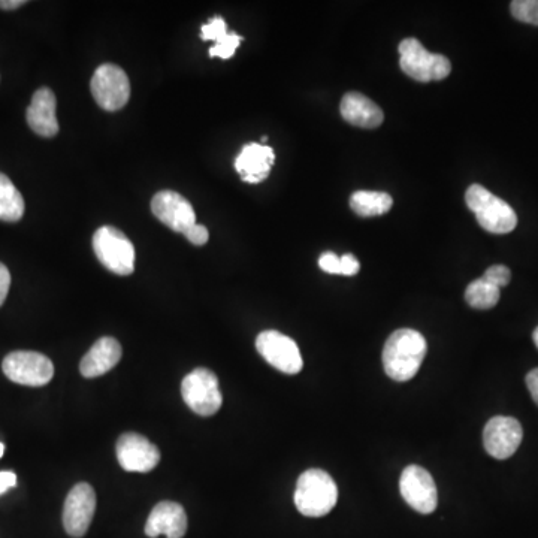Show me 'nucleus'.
Segmentation results:
<instances>
[{
	"mask_svg": "<svg viewBox=\"0 0 538 538\" xmlns=\"http://www.w3.org/2000/svg\"><path fill=\"white\" fill-rule=\"evenodd\" d=\"M425 337L414 329H398L386 341L383 367L395 382H408L420 370L426 356Z\"/></svg>",
	"mask_w": 538,
	"mask_h": 538,
	"instance_id": "nucleus-1",
	"label": "nucleus"
},
{
	"mask_svg": "<svg viewBox=\"0 0 538 538\" xmlns=\"http://www.w3.org/2000/svg\"><path fill=\"white\" fill-rule=\"evenodd\" d=\"M338 501V488L326 471L307 470L299 476L295 489V506L307 518L328 515Z\"/></svg>",
	"mask_w": 538,
	"mask_h": 538,
	"instance_id": "nucleus-2",
	"label": "nucleus"
},
{
	"mask_svg": "<svg viewBox=\"0 0 538 538\" xmlns=\"http://www.w3.org/2000/svg\"><path fill=\"white\" fill-rule=\"evenodd\" d=\"M465 202L479 225L491 234H509L518 226L515 210L480 184L468 187Z\"/></svg>",
	"mask_w": 538,
	"mask_h": 538,
	"instance_id": "nucleus-3",
	"label": "nucleus"
},
{
	"mask_svg": "<svg viewBox=\"0 0 538 538\" xmlns=\"http://www.w3.org/2000/svg\"><path fill=\"white\" fill-rule=\"evenodd\" d=\"M398 51L404 74L419 83L444 80L452 71V63L446 56L429 53L417 39H404Z\"/></svg>",
	"mask_w": 538,
	"mask_h": 538,
	"instance_id": "nucleus-4",
	"label": "nucleus"
},
{
	"mask_svg": "<svg viewBox=\"0 0 538 538\" xmlns=\"http://www.w3.org/2000/svg\"><path fill=\"white\" fill-rule=\"evenodd\" d=\"M93 250L99 262L117 275H131L135 269V249L128 237L114 226H102L93 235Z\"/></svg>",
	"mask_w": 538,
	"mask_h": 538,
	"instance_id": "nucleus-5",
	"label": "nucleus"
},
{
	"mask_svg": "<svg viewBox=\"0 0 538 538\" xmlns=\"http://www.w3.org/2000/svg\"><path fill=\"white\" fill-rule=\"evenodd\" d=\"M181 395L187 407L199 416H213L222 408L223 397L219 380L216 374L207 368H196L184 377Z\"/></svg>",
	"mask_w": 538,
	"mask_h": 538,
	"instance_id": "nucleus-6",
	"label": "nucleus"
},
{
	"mask_svg": "<svg viewBox=\"0 0 538 538\" xmlns=\"http://www.w3.org/2000/svg\"><path fill=\"white\" fill-rule=\"evenodd\" d=\"M93 98L105 111H119L131 99V81L120 66L105 63L93 74L90 83Z\"/></svg>",
	"mask_w": 538,
	"mask_h": 538,
	"instance_id": "nucleus-7",
	"label": "nucleus"
},
{
	"mask_svg": "<svg viewBox=\"0 0 538 538\" xmlns=\"http://www.w3.org/2000/svg\"><path fill=\"white\" fill-rule=\"evenodd\" d=\"M3 374L18 385L41 388L51 382L54 365L50 358L38 352H12L3 359Z\"/></svg>",
	"mask_w": 538,
	"mask_h": 538,
	"instance_id": "nucleus-8",
	"label": "nucleus"
},
{
	"mask_svg": "<svg viewBox=\"0 0 538 538\" xmlns=\"http://www.w3.org/2000/svg\"><path fill=\"white\" fill-rule=\"evenodd\" d=\"M259 355L275 370L295 376L304 367L301 352L295 341L278 331H264L256 338Z\"/></svg>",
	"mask_w": 538,
	"mask_h": 538,
	"instance_id": "nucleus-9",
	"label": "nucleus"
},
{
	"mask_svg": "<svg viewBox=\"0 0 538 538\" xmlns=\"http://www.w3.org/2000/svg\"><path fill=\"white\" fill-rule=\"evenodd\" d=\"M96 512L95 489L89 483H78L66 497L63 507V527L68 536H86Z\"/></svg>",
	"mask_w": 538,
	"mask_h": 538,
	"instance_id": "nucleus-10",
	"label": "nucleus"
},
{
	"mask_svg": "<svg viewBox=\"0 0 538 538\" xmlns=\"http://www.w3.org/2000/svg\"><path fill=\"white\" fill-rule=\"evenodd\" d=\"M400 491L405 503L422 515L435 512L438 506V492L434 479L425 468L408 465L401 474Z\"/></svg>",
	"mask_w": 538,
	"mask_h": 538,
	"instance_id": "nucleus-11",
	"label": "nucleus"
},
{
	"mask_svg": "<svg viewBox=\"0 0 538 538\" xmlns=\"http://www.w3.org/2000/svg\"><path fill=\"white\" fill-rule=\"evenodd\" d=\"M524 438V429L515 417L495 416L486 423L483 444L492 458L509 459L515 455Z\"/></svg>",
	"mask_w": 538,
	"mask_h": 538,
	"instance_id": "nucleus-12",
	"label": "nucleus"
},
{
	"mask_svg": "<svg viewBox=\"0 0 538 538\" xmlns=\"http://www.w3.org/2000/svg\"><path fill=\"white\" fill-rule=\"evenodd\" d=\"M120 467L129 473H150L160 462V452L144 435L126 432L116 447Z\"/></svg>",
	"mask_w": 538,
	"mask_h": 538,
	"instance_id": "nucleus-13",
	"label": "nucleus"
},
{
	"mask_svg": "<svg viewBox=\"0 0 538 538\" xmlns=\"http://www.w3.org/2000/svg\"><path fill=\"white\" fill-rule=\"evenodd\" d=\"M154 216L168 226L171 231L184 232L196 225V214L192 204L180 193L162 190L151 201Z\"/></svg>",
	"mask_w": 538,
	"mask_h": 538,
	"instance_id": "nucleus-14",
	"label": "nucleus"
},
{
	"mask_svg": "<svg viewBox=\"0 0 538 538\" xmlns=\"http://www.w3.org/2000/svg\"><path fill=\"white\" fill-rule=\"evenodd\" d=\"M187 531V515L183 506L174 501H162L151 510L145 524V536L183 538Z\"/></svg>",
	"mask_w": 538,
	"mask_h": 538,
	"instance_id": "nucleus-15",
	"label": "nucleus"
},
{
	"mask_svg": "<svg viewBox=\"0 0 538 538\" xmlns=\"http://www.w3.org/2000/svg\"><path fill=\"white\" fill-rule=\"evenodd\" d=\"M56 95L48 87H41L33 95L27 108L26 119L29 128L42 138H53L59 134V122L56 117Z\"/></svg>",
	"mask_w": 538,
	"mask_h": 538,
	"instance_id": "nucleus-16",
	"label": "nucleus"
},
{
	"mask_svg": "<svg viewBox=\"0 0 538 538\" xmlns=\"http://www.w3.org/2000/svg\"><path fill=\"white\" fill-rule=\"evenodd\" d=\"M274 162L275 153L269 145L252 142V144L244 145L243 150L238 154L235 159V169L241 175V180L258 184L267 180Z\"/></svg>",
	"mask_w": 538,
	"mask_h": 538,
	"instance_id": "nucleus-17",
	"label": "nucleus"
},
{
	"mask_svg": "<svg viewBox=\"0 0 538 538\" xmlns=\"http://www.w3.org/2000/svg\"><path fill=\"white\" fill-rule=\"evenodd\" d=\"M122 359V346L113 337H104L93 344L81 359L80 373L86 379H96L113 370Z\"/></svg>",
	"mask_w": 538,
	"mask_h": 538,
	"instance_id": "nucleus-18",
	"label": "nucleus"
},
{
	"mask_svg": "<svg viewBox=\"0 0 538 538\" xmlns=\"http://www.w3.org/2000/svg\"><path fill=\"white\" fill-rule=\"evenodd\" d=\"M340 111L347 123L358 128L376 129L385 122L382 108L361 93L350 92L344 95Z\"/></svg>",
	"mask_w": 538,
	"mask_h": 538,
	"instance_id": "nucleus-19",
	"label": "nucleus"
},
{
	"mask_svg": "<svg viewBox=\"0 0 538 538\" xmlns=\"http://www.w3.org/2000/svg\"><path fill=\"white\" fill-rule=\"evenodd\" d=\"M394 199L389 193L373 192V190H359L350 198V208L359 217H376L391 211Z\"/></svg>",
	"mask_w": 538,
	"mask_h": 538,
	"instance_id": "nucleus-20",
	"label": "nucleus"
},
{
	"mask_svg": "<svg viewBox=\"0 0 538 538\" xmlns=\"http://www.w3.org/2000/svg\"><path fill=\"white\" fill-rule=\"evenodd\" d=\"M23 195L11 180L0 172V220L15 223L24 216Z\"/></svg>",
	"mask_w": 538,
	"mask_h": 538,
	"instance_id": "nucleus-21",
	"label": "nucleus"
},
{
	"mask_svg": "<svg viewBox=\"0 0 538 538\" xmlns=\"http://www.w3.org/2000/svg\"><path fill=\"white\" fill-rule=\"evenodd\" d=\"M500 290L483 278H479V280L470 283V286L465 290V301L476 310H489L500 301Z\"/></svg>",
	"mask_w": 538,
	"mask_h": 538,
	"instance_id": "nucleus-22",
	"label": "nucleus"
},
{
	"mask_svg": "<svg viewBox=\"0 0 538 538\" xmlns=\"http://www.w3.org/2000/svg\"><path fill=\"white\" fill-rule=\"evenodd\" d=\"M319 267L328 274L347 275L352 277L359 272L361 264L353 255L337 256L335 253L326 252L320 256Z\"/></svg>",
	"mask_w": 538,
	"mask_h": 538,
	"instance_id": "nucleus-23",
	"label": "nucleus"
},
{
	"mask_svg": "<svg viewBox=\"0 0 538 538\" xmlns=\"http://www.w3.org/2000/svg\"><path fill=\"white\" fill-rule=\"evenodd\" d=\"M243 36L237 33L228 32L222 38L217 39L216 44L210 48V57H220V59L228 60L234 57L235 50L240 47Z\"/></svg>",
	"mask_w": 538,
	"mask_h": 538,
	"instance_id": "nucleus-24",
	"label": "nucleus"
},
{
	"mask_svg": "<svg viewBox=\"0 0 538 538\" xmlns=\"http://www.w3.org/2000/svg\"><path fill=\"white\" fill-rule=\"evenodd\" d=\"M510 11L516 20L538 26V0H515Z\"/></svg>",
	"mask_w": 538,
	"mask_h": 538,
	"instance_id": "nucleus-25",
	"label": "nucleus"
},
{
	"mask_svg": "<svg viewBox=\"0 0 538 538\" xmlns=\"http://www.w3.org/2000/svg\"><path fill=\"white\" fill-rule=\"evenodd\" d=\"M228 33V26H226L225 20L222 17H214L208 21L207 24L201 27V38L204 41H214L222 38L223 35Z\"/></svg>",
	"mask_w": 538,
	"mask_h": 538,
	"instance_id": "nucleus-26",
	"label": "nucleus"
},
{
	"mask_svg": "<svg viewBox=\"0 0 538 538\" xmlns=\"http://www.w3.org/2000/svg\"><path fill=\"white\" fill-rule=\"evenodd\" d=\"M482 278L488 281V283H491L492 286L501 289V287H506L510 283V280H512V272H510L509 268L504 267V265H494V267L486 269Z\"/></svg>",
	"mask_w": 538,
	"mask_h": 538,
	"instance_id": "nucleus-27",
	"label": "nucleus"
},
{
	"mask_svg": "<svg viewBox=\"0 0 538 538\" xmlns=\"http://www.w3.org/2000/svg\"><path fill=\"white\" fill-rule=\"evenodd\" d=\"M184 237H186L190 243L195 244V246H204V244L208 243L210 234H208V229L205 228L204 225L196 223V225H193L192 228L187 229V231L184 232Z\"/></svg>",
	"mask_w": 538,
	"mask_h": 538,
	"instance_id": "nucleus-28",
	"label": "nucleus"
},
{
	"mask_svg": "<svg viewBox=\"0 0 538 538\" xmlns=\"http://www.w3.org/2000/svg\"><path fill=\"white\" fill-rule=\"evenodd\" d=\"M9 287H11V274H9V269L0 262V307L8 296Z\"/></svg>",
	"mask_w": 538,
	"mask_h": 538,
	"instance_id": "nucleus-29",
	"label": "nucleus"
},
{
	"mask_svg": "<svg viewBox=\"0 0 538 538\" xmlns=\"http://www.w3.org/2000/svg\"><path fill=\"white\" fill-rule=\"evenodd\" d=\"M17 485V476L12 471H2L0 473V495L5 494L9 489L15 488Z\"/></svg>",
	"mask_w": 538,
	"mask_h": 538,
	"instance_id": "nucleus-30",
	"label": "nucleus"
},
{
	"mask_svg": "<svg viewBox=\"0 0 538 538\" xmlns=\"http://www.w3.org/2000/svg\"><path fill=\"white\" fill-rule=\"evenodd\" d=\"M527 386L528 389H530V394L531 397H533L534 403L538 405V368L528 373Z\"/></svg>",
	"mask_w": 538,
	"mask_h": 538,
	"instance_id": "nucleus-31",
	"label": "nucleus"
},
{
	"mask_svg": "<svg viewBox=\"0 0 538 538\" xmlns=\"http://www.w3.org/2000/svg\"><path fill=\"white\" fill-rule=\"evenodd\" d=\"M23 5H26V0H0V9H6V11L20 8Z\"/></svg>",
	"mask_w": 538,
	"mask_h": 538,
	"instance_id": "nucleus-32",
	"label": "nucleus"
},
{
	"mask_svg": "<svg viewBox=\"0 0 538 538\" xmlns=\"http://www.w3.org/2000/svg\"><path fill=\"white\" fill-rule=\"evenodd\" d=\"M533 340L534 344H536V347L538 349V328H536V331L533 332Z\"/></svg>",
	"mask_w": 538,
	"mask_h": 538,
	"instance_id": "nucleus-33",
	"label": "nucleus"
},
{
	"mask_svg": "<svg viewBox=\"0 0 538 538\" xmlns=\"http://www.w3.org/2000/svg\"><path fill=\"white\" fill-rule=\"evenodd\" d=\"M3 453H5V446H3V443H0V458H2Z\"/></svg>",
	"mask_w": 538,
	"mask_h": 538,
	"instance_id": "nucleus-34",
	"label": "nucleus"
}]
</instances>
